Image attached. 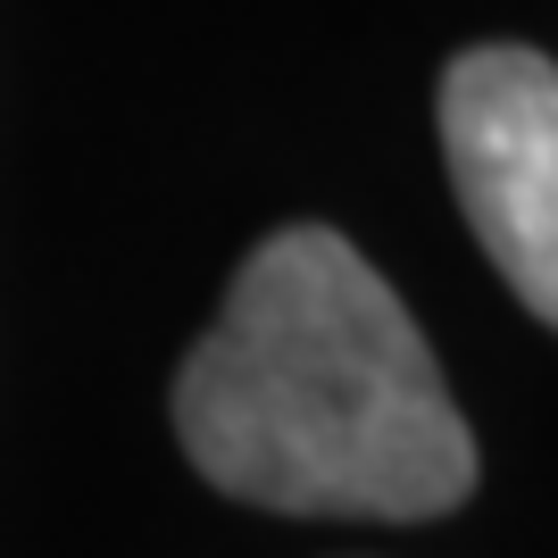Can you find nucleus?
Instances as JSON below:
<instances>
[{
	"mask_svg": "<svg viewBox=\"0 0 558 558\" xmlns=\"http://www.w3.org/2000/svg\"><path fill=\"white\" fill-rule=\"evenodd\" d=\"M175 434L233 500L292 517H442L475 434L417 317L333 226L267 233L175 375Z\"/></svg>",
	"mask_w": 558,
	"mask_h": 558,
	"instance_id": "f257e3e1",
	"label": "nucleus"
},
{
	"mask_svg": "<svg viewBox=\"0 0 558 558\" xmlns=\"http://www.w3.org/2000/svg\"><path fill=\"white\" fill-rule=\"evenodd\" d=\"M442 159L492 267L542 326H558V68L517 43L450 59Z\"/></svg>",
	"mask_w": 558,
	"mask_h": 558,
	"instance_id": "f03ea898",
	"label": "nucleus"
}]
</instances>
